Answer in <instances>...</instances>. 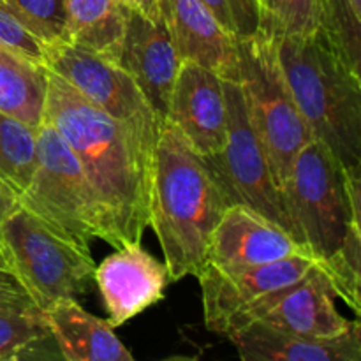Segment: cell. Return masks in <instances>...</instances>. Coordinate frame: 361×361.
Instances as JSON below:
<instances>
[{
  "label": "cell",
  "mask_w": 361,
  "mask_h": 361,
  "mask_svg": "<svg viewBox=\"0 0 361 361\" xmlns=\"http://www.w3.org/2000/svg\"><path fill=\"white\" fill-rule=\"evenodd\" d=\"M116 63L133 78L155 115L164 122L180 62L159 16L127 7V25Z\"/></svg>",
  "instance_id": "7c38bea8"
},
{
  "label": "cell",
  "mask_w": 361,
  "mask_h": 361,
  "mask_svg": "<svg viewBox=\"0 0 361 361\" xmlns=\"http://www.w3.org/2000/svg\"><path fill=\"white\" fill-rule=\"evenodd\" d=\"M0 46L44 69L46 44L0 4Z\"/></svg>",
  "instance_id": "4316f807"
},
{
  "label": "cell",
  "mask_w": 361,
  "mask_h": 361,
  "mask_svg": "<svg viewBox=\"0 0 361 361\" xmlns=\"http://www.w3.org/2000/svg\"><path fill=\"white\" fill-rule=\"evenodd\" d=\"M257 6L261 34L282 39L317 30L314 0H257Z\"/></svg>",
  "instance_id": "cb8c5ba5"
},
{
  "label": "cell",
  "mask_w": 361,
  "mask_h": 361,
  "mask_svg": "<svg viewBox=\"0 0 361 361\" xmlns=\"http://www.w3.org/2000/svg\"><path fill=\"white\" fill-rule=\"evenodd\" d=\"M67 39L116 62L126 35L127 7L118 0H63Z\"/></svg>",
  "instance_id": "d6986e66"
},
{
  "label": "cell",
  "mask_w": 361,
  "mask_h": 361,
  "mask_svg": "<svg viewBox=\"0 0 361 361\" xmlns=\"http://www.w3.org/2000/svg\"><path fill=\"white\" fill-rule=\"evenodd\" d=\"M94 282L108 314L106 321L118 328L164 300L171 281L166 263L140 243H127L95 267Z\"/></svg>",
  "instance_id": "5bb4252c"
},
{
  "label": "cell",
  "mask_w": 361,
  "mask_h": 361,
  "mask_svg": "<svg viewBox=\"0 0 361 361\" xmlns=\"http://www.w3.org/2000/svg\"><path fill=\"white\" fill-rule=\"evenodd\" d=\"M44 71L59 76L85 101L118 120L154 111L118 63L73 42L46 46Z\"/></svg>",
  "instance_id": "8fae6325"
},
{
  "label": "cell",
  "mask_w": 361,
  "mask_h": 361,
  "mask_svg": "<svg viewBox=\"0 0 361 361\" xmlns=\"http://www.w3.org/2000/svg\"><path fill=\"white\" fill-rule=\"evenodd\" d=\"M281 69L314 140L361 173V76L319 30L277 39Z\"/></svg>",
  "instance_id": "3957f363"
},
{
  "label": "cell",
  "mask_w": 361,
  "mask_h": 361,
  "mask_svg": "<svg viewBox=\"0 0 361 361\" xmlns=\"http://www.w3.org/2000/svg\"><path fill=\"white\" fill-rule=\"evenodd\" d=\"M231 207L214 171L169 120L155 143L150 217L169 281L197 277L222 214Z\"/></svg>",
  "instance_id": "7a4b0ae2"
},
{
  "label": "cell",
  "mask_w": 361,
  "mask_h": 361,
  "mask_svg": "<svg viewBox=\"0 0 361 361\" xmlns=\"http://www.w3.org/2000/svg\"><path fill=\"white\" fill-rule=\"evenodd\" d=\"M166 120L203 157L221 152L228 137L224 78L197 63L182 62Z\"/></svg>",
  "instance_id": "4fadbf2b"
},
{
  "label": "cell",
  "mask_w": 361,
  "mask_h": 361,
  "mask_svg": "<svg viewBox=\"0 0 361 361\" xmlns=\"http://www.w3.org/2000/svg\"><path fill=\"white\" fill-rule=\"evenodd\" d=\"M298 254L309 252L282 226L250 208L231 204L212 233L207 263L222 270H235L274 263Z\"/></svg>",
  "instance_id": "9a60e30c"
},
{
  "label": "cell",
  "mask_w": 361,
  "mask_h": 361,
  "mask_svg": "<svg viewBox=\"0 0 361 361\" xmlns=\"http://www.w3.org/2000/svg\"><path fill=\"white\" fill-rule=\"evenodd\" d=\"M18 203L74 242L90 245L101 240L94 190L74 152L48 120L37 127L34 175Z\"/></svg>",
  "instance_id": "52a82bcc"
},
{
  "label": "cell",
  "mask_w": 361,
  "mask_h": 361,
  "mask_svg": "<svg viewBox=\"0 0 361 361\" xmlns=\"http://www.w3.org/2000/svg\"><path fill=\"white\" fill-rule=\"evenodd\" d=\"M44 120L83 168L99 208L102 242L113 249L140 243L148 228L155 143L164 122L154 111L115 118L51 73Z\"/></svg>",
  "instance_id": "6da1fadb"
},
{
  "label": "cell",
  "mask_w": 361,
  "mask_h": 361,
  "mask_svg": "<svg viewBox=\"0 0 361 361\" xmlns=\"http://www.w3.org/2000/svg\"><path fill=\"white\" fill-rule=\"evenodd\" d=\"M159 13L180 62H192L233 78L236 39L222 28L201 0H159Z\"/></svg>",
  "instance_id": "2e32d148"
},
{
  "label": "cell",
  "mask_w": 361,
  "mask_h": 361,
  "mask_svg": "<svg viewBox=\"0 0 361 361\" xmlns=\"http://www.w3.org/2000/svg\"><path fill=\"white\" fill-rule=\"evenodd\" d=\"M226 108H228V137L221 152L207 155L204 161L214 171L231 204H242L282 226L289 235L286 201L275 182L270 161L257 137L242 88L236 80L224 78Z\"/></svg>",
  "instance_id": "ba28073f"
},
{
  "label": "cell",
  "mask_w": 361,
  "mask_h": 361,
  "mask_svg": "<svg viewBox=\"0 0 361 361\" xmlns=\"http://www.w3.org/2000/svg\"><path fill=\"white\" fill-rule=\"evenodd\" d=\"M49 338L42 310L0 307V361L28 358Z\"/></svg>",
  "instance_id": "603a6c76"
},
{
  "label": "cell",
  "mask_w": 361,
  "mask_h": 361,
  "mask_svg": "<svg viewBox=\"0 0 361 361\" xmlns=\"http://www.w3.org/2000/svg\"><path fill=\"white\" fill-rule=\"evenodd\" d=\"M351 4L356 11H360L361 13V0H351Z\"/></svg>",
  "instance_id": "1f68e13d"
},
{
  "label": "cell",
  "mask_w": 361,
  "mask_h": 361,
  "mask_svg": "<svg viewBox=\"0 0 361 361\" xmlns=\"http://www.w3.org/2000/svg\"><path fill=\"white\" fill-rule=\"evenodd\" d=\"M0 261L41 310L80 300L94 282L90 245L71 240L18 201L0 217Z\"/></svg>",
  "instance_id": "5b68a950"
},
{
  "label": "cell",
  "mask_w": 361,
  "mask_h": 361,
  "mask_svg": "<svg viewBox=\"0 0 361 361\" xmlns=\"http://www.w3.org/2000/svg\"><path fill=\"white\" fill-rule=\"evenodd\" d=\"M37 159V129L0 111V182L20 197L27 190Z\"/></svg>",
  "instance_id": "44dd1931"
},
{
  "label": "cell",
  "mask_w": 361,
  "mask_h": 361,
  "mask_svg": "<svg viewBox=\"0 0 361 361\" xmlns=\"http://www.w3.org/2000/svg\"><path fill=\"white\" fill-rule=\"evenodd\" d=\"M46 46L69 42L63 0H0Z\"/></svg>",
  "instance_id": "d4e9b609"
},
{
  "label": "cell",
  "mask_w": 361,
  "mask_h": 361,
  "mask_svg": "<svg viewBox=\"0 0 361 361\" xmlns=\"http://www.w3.org/2000/svg\"><path fill=\"white\" fill-rule=\"evenodd\" d=\"M16 201L18 200L14 197V194L0 182V217H4V215L16 204Z\"/></svg>",
  "instance_id": "f1b7e54d"
},
{
  "label": "cell",
  "mask_w": 361,
  "mask_h": 361,
  "mask_svg": "<svg viewBox=\"0 0 361 361\" xmlns=\"http://www.w3.org/2000/svg\"><path fill=\"white\" fill-rule=\"evenodd\" d=\"M60 358L67 361H133L134 356L106 319L87 312L78 300L67 298L42 310Z\"/></svg>",
  "instance_id": "ac0fdd59"
},
{
  "label": "cell",
  "mask_w": 361,
  "mask_h": 361,
  "mask_svg": "<svg viewBox=\"0 0 361 361\" xmlns=\"http://www.w3.org/2000/svg\"><path fill=\"white\" fill-rule=\"evenodd\" d=\"M263 321L270 326L310 338H337L355 328L337 309V295L321 267L312 268L303 279L284 289L270 293L245 310L233 324L238 328Z\"/></svg>",
  "instance_id": "30bf717a"
},
{
  "label": "cell",
  "mask_w": 361,
  "mask_h": 361,
  "mask_svg": "<svg viewBox=\"0 0 361 361\" xmlns=\"http://www.w3.org/2000/svg\"><path fill=\"white\" fill-rule=\"evenodd\" d=\"M126 7H140V0H118Z\"/></svg>",
  "instance_id": "4dcf8cb0"
},
{
  "label": "cell",
  "mask_w": 361,
  "mask_h": 361,
  "mask_svg": "<svg viewBox=\"0 0 361 361\" xmlns=\"http://www.w3.org/2000/svg\"><path fill=\"white\" fill-rule=\"evenodd\" d=\"M316 267L319 264L309 254L235 270L204 263L196 277L201 286L204 326L212 334L228 337L235 321L249 307L270 293L295 284Z\"/></svg>",
  "instance_id": "9c48e42d"
},
{
  "label": "cell",
  "mask_w": 361,
  "mask_h": 361,
  "mask_svg": "<svg viewBox=\"0 0 361 361\" xmlns=\"http://www.w3.org/2000/svg\"><path fill=\"white\" fill-rule=\"evenodd\" d=\"M0 307L2 309H20V310H41L28 293L18 284L16 279L2 267L0 261Z\"/></svg>",
  "instance_id": "83f0119b"
},
{
  "label": "cell",
  "mask_w": 361,
  "mask_h": 361,
  "mask_svg": "<svg viewBox=\"0 0 361 361\" xmlns=\"http://www.w3.org/2000/svg\"><path fill=\"white\" fill-rule=\"evenodd\" d=\"M219 23L235 39H247L259 32L257 0H201Z\"/></svg>",
  "instance_id": "484cf974"
},
{
  "label": "cell",
  "mask_w": 361,
  "mask_h": 361,
  "mask_svg": "<svg viewBox=\"0 0 361 361\" xmlns=\"http://www.w3.org/2000/svg\"><path fill=\"white\" fill-rule=\"evenodd\" d=\"M235 76L245 99L250 123L263 143L281 192L288 183L298 152L314 140L300 113L277 55V39L257 32L236 39Z\"/></svg>",
  "instance_id": "8992f818"
},
{
  "label": "cell",
  "mask_w": 361,
  "mask_h": 361,
  "mask_svg": "<svg viewBox=\"0 0 361 361\" xmlns=\"http://www.w3.org/2000/svg\"><path fill=\"white\" fill-rule=\"evenodd\" d=\"M140 9L150 16H159V0H140Z\"/></svg>",
  "instance_id": "f546056e"
},
{
  "label": "cell",
  "mask_w": 361,
  "mask_h": 361,
  "mask_svg": "<svg viewBox=\"0 0 361 361\" xmlns=\"http://www.w3.org/2000/svg\"><path fill=\"white\" fill-rule=\"evenodd\" d=\"M360 192L361 173L348 171L321 141L310 140L295 157L282 196L293 238L321 268L361 224Z\"/></svg>",
  "instance_id": "277c9868"
},
{
  "label": "cell",
  "mask_w": 361,
  "mask_h": 361,
  "mask_svg": "<svg viewBox=\"0 0 361 361\" xmlns=\"http://www.w3.org/2000/svg\"><path fill=\"white\" fill-rule=\"evenodd\" d=\"M317 30L326 37L335 51L360 73L361 66V13L351 0H314Z\"/></svg>",
  "instance_id": "7402d4cb"
},
{
  "label": "cell",
  "mask_w": 361,
  "mask_h": 361,
  "mask_svg": "<svg viewBox=\"0 0 361 361\" xmlns=\"http://www.w3.org/2000/svg\"><path fill=\"white\" fill-rule=\"evenodd\" d=\"M48 73L0 46V111L37 129L44 120Z\"/></svg>",
  "instance_id": "ffe728a7"
},
{
  "label": "cell",
  "mask_w": 361,
  "mask_h": 361,
  "mask_svg": "<svg viewBox=\"0 0 361 361\" xmlns=\"http://www.w3.org/2000/svg\"><path fill=\"white\" fill-rule=\"evenodd\" d=\"M243 361H360V321L337 338H310L252 321L228 335Z\"/></svg>",
  "instance_id": "e0dca14e"
}]
</instances>
